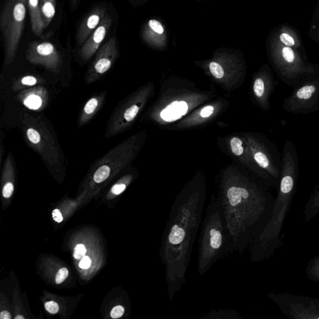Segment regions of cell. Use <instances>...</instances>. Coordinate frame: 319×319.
<instances>
[{
  "mask_svg": "<svg viewBox=\"0 0 319 319\" xmlns=\"http://www.w3.org/2000/svg\"><path fill=\"white\" fill-rule=\"evenodd\" d=\"M167 107L173 110V111L176 112V113L181 115V116L185 115L188 109V105L184 101H174L172 102V103L169 104Z\"/></svg>",
  "mask_w": 319,
  "mask_h": 319,
  "instance_id": "24",
  "label": "cell"
},
{
  "mask_svg": "<svg viewBox=\"0 0 319 319\" xmlns=\"http://www.w3.org/2000/svg\"><path fill=\"white\" fill-rule=\"evenodd\" d=\"M45 308L46 311L52 314H56L59 311V306L54 301L47 302L45 304Z\"/></svg>",
  "mask_w": 319,
  "mask_h": 319,
  "instance_id": "33",
  "label": "cell"
},
{
  "mask_svg": "<svg viewBox=\"0 0 319 319\" xmlns=\"http://www.w3.org/2000/svg\"><path fill=\"white\" fill-rule=\"evenodd\" d=\"M30 17H31V28L33 33L37 36H41L45 29L42 19L41 4L39 0H27Z\"/></svg>",
  "mask_w": 319,
  "mask_h": 319,
  "instance_id": "19",
  "label": "cell"
},
{
  "mask_svg": "<svg viewBox=\"0 0 319 319\" xmlns=\"http://www.w3.org/2000/svg\"><path fill=\"white\" fill-rule=\"evenodd\" d=\"M306 274L309 280L319 282V254L309 261L307 266Z\"/></svg>",
  "mask_w": 319,
  "mask_h": 319,
  "instance_id": "23",
  "label": "cell"
},
{
  "mask_svg": "<svg viewBox=\"0 0 319 319\" xmlns=\"http://www.w3.org/2000/svg\"><path fill=\"white\" fill-rule=\"evenodd\" d=\"M214 108L212 106H207L202 110L201 116L202 117H208L213 114Z\"/></svg>",
  "mask_w": 319,
  "mask_h": 319,
  "instance_id": "37",
  "label": "cell"
},
{
  "mask_svg": "<svg viewBox=\"0 0 319 319\" xmlns=\"http://www.w3.org/2000/svg\"><path fill=\"white\" fill-rule=\"evenodd\" d=\"M106 14V9L104 6H97L94 7L89 14L80 24L78 31L77 32V42L79 46H82L87 41L88 37L99 26L105 15Z\"/></svg>",
  "mask_w": 319,
  "mask_h": 319,
  "instance_id": "15",
  "label": "cell"
},
{
  "mask_svg": "<svg viewBox=\"0 0 319 319\" xmlns=\"http://www.w3.org/2000/svg\"><path fill=\"white\" fill-rule=\"evenodd\" d=\"M129 179L130 177H125V178L123 179V181L115 184V185L112 187V193L114 194H116V195H118V194L122 193V192L126 189L127 187L126 182L129 181Z\"/></svg>",
  "mask_w": 319,
  "mask_h": 319,
  "instance_id": "28",
  "label": "cell"
},
{
  "mask_svg": "<svg viewBox=\"0 0 319 319\" xmlns=\"http://www.w3.org/2000/svg\"><path fill=\"white\" fill-rule=\"evenodd\" d=\"M15 98L27 109L41 112L49 104V93L46 87L39 85L17 92Z\"/></svg>",
  "mask_w": 319,
  "mask_h": 319,
  "instance_id": "13",
  "label": "cell"
},
{
  "mask_svg": "<svg viewBox=\"0 0 319 319\" xmlns=\"http://www.w3.org/2000/svg\"><path fill=\"white\" fill-rule=\"evenodd\" d=\"M319 24V12L318 14L313 15L312 16L311 24Z\"/></svg>",
  "mask_w": 319,
  "mask_h": 319,
  "instance_id": "39",
  "label": "cell"
},
{
  "mask_svg": "<svg viewBox=\"0 0 319 319\" xmlns=\"http://www.w3.org/2000/svg\"><path fill=\"white\" fill-rule=\"evenodd\" d=\"M24 319V318L23 316H17L16 317V318H15V319Z\"/></svg>",
  "mask_w": 319,
  "mask_h": 319,
  "instance_id": "44",
  "label": "cell"
},
{
  "mask_svg": "<svg viewBox=\"0 0 319 319\" xmlns=\"http://www.w3.org/2000/svg\"><path fill=\"white\" fill-rule=\"evenodd\" d=\"M269 56L279 79L293 88L304 77L319 74V64L309 61L306 51L282 43L274 31L269 44Z\"/></svg>",
  "mask_w": 319,
  "mask_h": 319,
  "instance_id": "6",
  "label": "cell"
},
{
  "mask_svg": "<svg viewBox=\"0 0 319 319\" xmlns=\"http://www.w3.org/2000/svg\"><path fill=\"white\" fill-rule=\"evenodd\" d=\"M87 249L84 244H77L74 249V257L76 259H80L83 258L86 254Z\"/></svg>",
  "mask_w": 319,
  "mask_h": 319,
  "instance_id": "30",
  "label": "cell"
},
{
  "mask_svg": "<svg viewBox=\"0 0 319 319\" xmlns=\"http://www.w3.org/2000/svg\"><path fill=\"white\" fill-rule=\"evenodd\" d=\"M209 69H210L212 74L217 79H221L224 76V70L217 62H212L209 65Z\"/></svg>",
  "mask_w": 319,
  "mask_h": 319,
  "instance_id": "27",
  "label": "cell"
},
{
  "mask_svg": "<svg viewBox=\"0 0 319 319\" xmlns=\"http://www.w3.org/2000/svg\"><path fill=\"white\" fill-rule=\"evenodd\" d=\"M112 21V17L109 14L105 15L101 23L82 45L79 52V56L82 61H89L95 54L97 53L111 26Z\"/></svg>",
  "mask_w": 319,
  "mask_h": 319,
  "instance_id": "14",
  "label": "cell"
},
{
  "mask_svg": "<svg viewBox=\"0 0 319 319\" xmlns=\"http://www.w3.org/2000/svg\"><path fill=\"white\" fill-rule=\"evenodd\" d=\"M107 98V92H100L90 97L80 112L77 126L79 128L86 126L92 121L104 106Z\"/></svg>",
  "mask_w": 319,
  "mask_h": 319,
  "instance_id": "17",
  "label": "cell"
},
{
  "mask_svg": "<svg viewBox=\"0 0 319 319\" xmlns=\"http://www.w3.org/2000/svg\"><path fill=\"white\" fill-rule=\"evenodd\" d=\"M118 56L116 39L111 37L100 47L85 76V83L92 84L101 79L114 66Z\"/></svg>",
  "mask_w": 319,
  "mask_h": 319,
  "instance_id": "12",
  "label": "cell"
},
{
  "mask_svg": "<svg viewBox=\"0 0 319 319\" xmlns=\"http://www.w3.org/2000/svg\"><path fill=\"white\" fill-rule=\"evenodd\" d=\"M13 191L14 184L12 182L5 183L4 184L3 188H2V196H3L5 198H9L12 196V193H13Z\"/></svg>",
  "mask_w": 319,
  "mask_h": 319,
  "instance_id": "31",
  "label": "cell"
},
{
  "mask_svg": "<svg viewBox=\"0 0 319 319\" xmlns=\"http://www.w3.org/2000/svg\"><path fill=\"white\" fill-rule=\"evenodd\" d=\"M218 199L234 251L243 253L268 223L275 198L264 184L231 186Z\"/></svg>",
  "mask_w": 319,
  "mask_h": 319,
  "instance_id": "2",
  "label": "cell"
},
{
  "mask_svg": "<svg viewBox=\"0 0 319 319\" xmlns=\"http://www.w3.org/2000/svg\"><path fill=\"white\" fill-rule=\"evenodd\" d=\"M282 171L270 218L251 245V261L260 262L270 258L281 243L284 222L295 196L299 178V156L293 142L286 141L282 153Z\"/></svg>",
  "mask_w": 319,
  "mask_h": 319,
  "instance_id": "3",
  "label": "cell"
},
{
  "mask_svg": "<svg viewBox=\"0 0 319 319\" xmlns=\"http://www.w3.org/2000/svg\"><path fill=\"white\" fill-rule=\"evenodd\" d=\"M309 36L314 42L319 45V24H311L309 27Z\"/></svg>",
  "mask_w": 319,
  "mask_h": 319,
  "instance_id": "29",
  "label": "cell"
},
{
  "mask_svg": "<svg viewBox=\"0 0 319 319\" xmlns=\"http://www.w3.org/2000/svg\"><path fill=\"white\" fill-rule=\"evenodd\" d=\"M319 0H318V2H317L316 6L315 9H314V11L313 12V15L319 13Z\"/></svg>",
  "mask_w": 319,
  "mask_h": 319,
  "instance_id": "42",
  "label": "cell"
},
{
  "mask_svg": "<svg viewBox=\"0 0 319 319\" xmlns=\"http://www.w3.org/2000/svg\"><path fill=\"white\" fill-rule=\"evenodd\" d=\"M124 309L121 306H117L112 309L111 313L112 318L117 319L121 318L124 314Z\"/></svg>",
  "mask_w": 319,
  "mask_h": 319,
  "instance_id": "35",
  "label": "cell"
},
{
  "mask_svg": "<svg viewBox=\"0 0 319 319\" xmlns=\"http://www.w3.org/2000/svg\"><path fill=\"white\" fill-rule=\"evenodd\" d=\"M231 147L232 152L236 156H240L243 154L244 149L243 146H242V141L238 137H234L231 139Z\"/></svg>",
  "mask_w": 319,
  "mask_h": 319,
  "instance_id": "26",
  "label": "cell"
},
{
  "mask_svg": "<svg viewBox=\"0 0 319 319\" xmlns=\"http://www.w3.org/2000/svg\"><path fill=\"white\" fill-rule=\"evenodd\" d=\"M283 107L288 113L294 114H308L319 111V74L304 77L284 100Z\"/></svg>",
  "mask_w": 319,
  "mask_h": 319,
  "instance_id": "9",
  "label": "cell"
},
{
  "mask_svg": "<svg viewBox=\"0 0 319 319\" xmlns=\"http://www.w3.org/2000/svg\"><path fill=\"white\" fill-rule=\"evenodd\" d=\"M52 217H53L54 220L57 223H61L63 220V217H62L61 212L57 209H54L52 212Z\"/></svg>",
  "mask_w": 319,
  "mask_h": 319,
  "instance_id": "38",
  "label": "cell"
},
{
  "mask_svg": "<svg viewBox=\"0 0 319 319\" xmlns=\"http://www.w3.org/2000/svg\"><path fill=\"white\" fill-rule=\"evenodd\" d=\"M199 234L198 271L203 276L217 262L234 251L218 198L208 203Z\"/></svg>",
  "mask_w": 319,
  "mask_h": 319,
  "instance_id": "4",
  "label": "cell"
},
{
  "mask_svg": "<svg viewBox=\"0 0 319 319\" xmlns=\"http://www.w3.org/2000/svg\"><path fill=\"white\" fill-rule=\"evenodd\" d=\"M149 26L152 30H154V31L157 32V33L162 34L163 32V27H162L161 24L160 23L159 21H156V20H151V21H149Z\"/></svg>",
  "mask_w": 319,
  "mask_h": 319,
  "instance_id": "34",
  "label": "cell"
},
{
  "mask_svg": "<svg viewBox=\"0 0 319 319\" xmlns=\"http://www.w3.org/2000/svg\"><path fill=\"white\" fill-rule=\"evenodd\" d=\"M204 200L189 196L176 200L172 206L160 247L165 266L169 299L181 289L190 261L197 233L202 223Z\"/></svg>",
  "mask_w": 319,
  "mask_h": 319,
  "instance_id": "1",
  "label": "cell"
},
{
  "mask_svg": "<svg viewBox=\"0 0 319 319\" xmlns=\"http://www.w3.org/2000/svg\"><path fill=\"white\" fill-rule=\"evenodd\" d=\"M160 116L161 118L166 122H173L176 121V120L180 119L182 117L181 115L176 113V112L173 111V110L168 108L167 107L166 109H164L162 111Z\"/></svg>",
  "mask_w": 319,
  "mask_h": 319,
  "instance_id": "25",
  "label": "cell"
},
{
  "mask_svg": "<svg viewBox=\"0 0 319 319\" xmlns=\"http://www.w3.org/2000/svg\"><path fill=\"white\" fill-rule=\"evenodd\" d=\"M69 275L68 270L66 268H63L59 269L57 272L56 276V283L57 284H59L65 281L66 279L67 276Z\"/></svg>",
  "mask_w": 319,
  "mask_h": 319,
  "instance_id": "32",
  "label": "cell"
},
{
  "mask_svg": "<svg viewBox=\"0 0 319 319\" xmlns=\"http://www.w3.org/2000/svg\"><path fill=\"white\" fill-rule=\"evenodd\" d=\"M278 82L274 81L271 70L268 69L264 74L257 77L253 84V91L256 98L261 101L264 108H270L269 106V96L273 93Z\"/></svg>",
  "mask_w": 319,
  "mask_h": 319,
  "instance_id": "16",
  "label": "cell"
},
{
  "mask_svg": "<svg viewBox=\"0 0 319 319\" xmlns=\"http://www.w3.org/2000/svg\"><path fill=\"white\" fill-rule=\"evenodd\" d=\"M79 0H71L72 6H76Z\"/></svg>",
  "mask_w": 319,
  "mask_h": 319,
  "instance_id": "43",
  "label": "cell"
},
{
  "mask_svg": "<svg viewBox=\"0 0 319 319\" xmlns=\"http://www.w3.org/2000/svg\"><path fill=\"white\" fill-rule=\"evenodd\" d=\"M4 152V146H2V133L1 132V147H0V162L1 164L2 162V157H3V154Z\"/></svg>",
  "mask_w": 319,
  "mask_h": 319,
  "instance_id": "40",
  "label": "cell"
},
{
  "mask_svg": "<svg viewBox=\"0 0 319 319\" xmlns=\"http://www.w3.org/2000/svg\"><path fill=\"white\" fill-rule=\"evenodd\" d=\"M44 82V80L41 77L34 76V75H26L14 80L11 89L14 92H19L32 87L42 85Z\"/></svg>",
  "mask_w": 319,
  "mask_h": 319,
  "instance_id": "21",
  "label": "cell"
},
{
  "mask_svg": "<svg viewBox=\"0 0 319 319\" xmlns=\"http://www.w3.org/2000/svg\"><path fill=\"white\" fill-rule=\"evenodd\" d=\"M319 213V183L314 189L304 209V221L309 222Z\"/></svg>",
  "mask_w": 319,
  "mask_h": 319,
  "instance_id": "20",
  "label": "cell"
},
{
  "mask_svg": "<svg viewBox=\"0 0 319 319\" xmlns=\"http://www.w3.org/2000/svg\"><path fill=\"white\" fill-rule=\"evenodd\" d=\"M274 31L282 43L301 51H306L300 34L291 25H279Z\"/></svg>",
  "mask_w": 319,
  "mask_h": 319,
  "instance_id": "18",
  "label": "cell"
},
{
  "mask_svg": "<svg viewBox=\"0 0 319 319\" xmlns=\"http://www.w3.org/2000/svg\"><path fill=\"white\" fill-rule=\"evenodd\" d=\"M284 315L293 319H319V299L286 293L268 295Z\"/></svg>",
  "mask_w": 319,
  "mask_h": 319,
  "instance_id": "10",
  "label": "cell"
},
{
  "mask_svg": "<svg viewBox=\"0 0 319 319\" xmlns=\"http://www.w3.org/2000/svg\"><path fill=\"white\" fill-rule=\"evenodd\" d=\"M27 0H6L1 14V26L4 43L6 66L11 64L16 56L23 31Z\"/></svg>",
  "mask_w": 319,
  "mask_h": 319,
  "instance_id": "7",
  "label": "cell"
},
{
  "mask_svg": "<svg viewBox=\"0 0 319 319\" xmlns=\"http://www.w3.org/2000/svg\"><path fill=\"white\" fill-rule=\"evenodd\" d=\"M46 118L24 112L20 120V128L25 142L36 152L46 166L61 171L66 164L65 157L53 129Z\"/></svg>",
  "mask_w": 319,
  "mask_h": 319,
  "instance_id": "5",
  "label": "cell"
},
{
  "mask_svg": "<svg viewBox=\"0 0 319 319\" xmlns=\"http://www.w3.org/2000/svg\"><path fill=\"white\" fill-rule=\"evenodd\" d=\"M91 265V259L88 256H84L79 263V267L81 269H87Z\"/></svg>",
  "mask_w": 319,
  "mask_h": 319,
  "instance_id": "36",
  "label": "cell"
},
{
  "mask_svg": "<svg viewBox=\"0 0 319 319\" xmlns=\"http://www.w3.org/2000/svg\"><path fill=\"white\" fill-rule=\"evenodd\" d=\"M11 317L10 316V314L7 311H2L0 314V319H11Z\"/></svg>",
  "mask_w": 319,
  "mask_h": 319,
  "instance_id": "41",
  "label": "cell"
},
{
  "mask_svg": "<svg viewBox=\"0 0 319 319\" xmlns=\"http://www.w3.org/2000/svg\"><path fill=\"white\" fill-rule=\"evenodd\" d=\"M134 147L133 139L122 142L94 161L89 173L94 183H104L123 168L133 157Z\"/></svg>",
  "mask_w": 319,
  "mask_h": 319,
  "instance_id": "8",
  "label": "cell"
},
{
  "mask_svg": "<svg viewBox=\"0 0 319 319\" xmlns=\"http://www.w3.org/2000/svg\"><path fill=\"white\" fill-rule=\"evenodd\" d=\"M42 19L46 28L56 13V0H41Z\"/></svg>",
  "mask_w": 319,
  "mask_h": 319,
  "instance_id": "22",
  "label": "cell"
},
{
  "mask_svg": "<svg viewBox=\"0 0 319 319\" xmlns=\"http://www.w3.org/2000/svg\"><path fill=\"white\" fill-rule=\"evenodd\" d=\"M26 57L30 63L39 65L54 74L59 73L62 65L61 54L49 42H31L27 46Z\"/></svg>",
  "mask_w": 319,
  "mask_h": 319,
  "instance_id": "11",
  "label": "cell"
}]
</instances>
